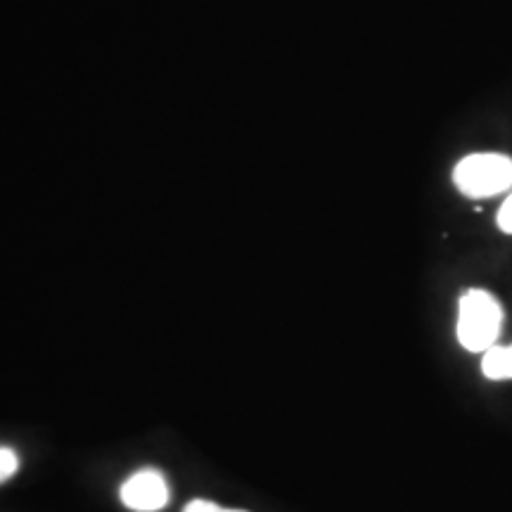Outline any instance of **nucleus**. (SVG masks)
I'll use <instances>...</instances> for the list:
<instances>
[{"label": "nucleus", "instance_id": "20e7f679", "mask_svg": "<svg viewBox=\"0 0 512 512\" xmlns=\"http://www.w3.org/2000/svg\"><path fill=\"white\" fill-rule=\"evenodd\" d=\"M482 373L486 380H512V344L510 347H491L484 351L482 358Z\"/></svg>", "mask_w": 512, "mask_h": 512}, {"label": "nucleus", "instance_id": "423d86ee", "mask_svg": "<svg viewBox=\"0 0 512 512\" xmlns=\"http://www.w3.org/2000/svg\"><path fill=\"white\" fill-rule=\"evenodd\" d=\"M496 221H498V228H501L503 233L512 235V192H510L508 197H505V202L501 204V209H498Z\"/></svg>", "mask_w": 512, "mask_h": 512}, {"label": "nucleus", "instance_id": "f257e3e1", "mask_svg": "<svg viewBox=\"0 0 512 512\" xmlns=\"http://www.w3.org/2000/svg\"><path fill=\"white\" fill-rule=\"evenodd\" d=\"M503 328L501 302L486 290H467L458 304V342L472 354L496 347Z\"/></svg>", "mask_w": 512, "mask_h": 512}, {"label": "nucleus", "instance_id": "0eeeda50", "mask_svg": "<svg viewBox=\"0 0 512 512\" xmlns=\"http://www.w3.org/2000/svg\"><path fill=\"white\" fill-rule=\"evenodd\" d=\"M223 505L214 503V501H204V498H195V501H190L185 505L183 512H221Z\"/></svg>", "mask_w": 512, "mask_h": 512}, {"label": "nucleus", "instance_id": "7ed1b4c3", "mask_svg": "<svg viewBox=\"0 0 512 512\" xmlns=\"http://www.w3.org/2000/svg\"><path fill=\"white\" fill-rule=\"evenodd\" d=\"M121 503L136 512H157L169 505V484L162 472L138 470L121 484Z\"/></svg>", "mask_w": 512, "mask_h": 512}, {"label": "nucleus", "instance_id": "f03ea898", "mask_svg": "<svg viewBox=\"0 0 512 512\" xmlns=\"http://www.w3.org/2000/svg\"><path fill=\"white\" fill-rule=\"evenodd\" d=\"M453 183L470 200L503 195L512 188V157L501 152H475L460 159L453 169Z\"/></svg>", "mask_w": 512, "mask_h": 512}, {"label": "nucleus", "instance_id": "6e6552de", "mask_svg": "<svg viewBox=\"0 0 512 512\" xmlns=\"http://www.w3.org/2000/svg\"><path fill=\"white\" fill-rule=\"evenodd\" d=\"M221 512H247V510H230V508H223Z\"/></svg>", "mask_w": 512, "mask_h": 512}, {"label": "nucleus", "instance_id": "39448f33", "mask_svg": "<svg viewBox=\"0 0 512 512\" xmlns=\"http://www.w3.org/2000/svg\"><path fill=\"white\" fill-rule=\"evenodd\" d=\"M19 470V458L12 448L0 446V484H5L8 479L15 477V472Z\"/></svg>", "mask_w": 512, "mask_h": 512}]
</instances>
